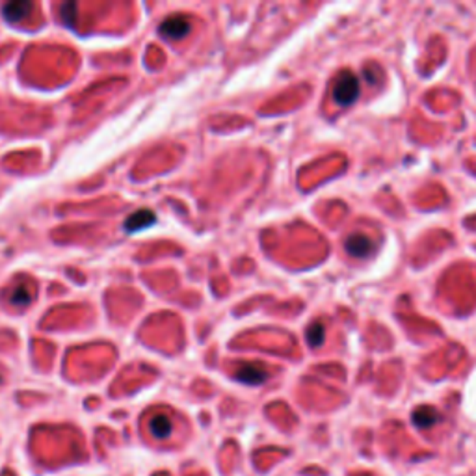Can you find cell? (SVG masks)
<instances>
[{
    "label": "cell",
    "mask_w": 476,
    "mask_h": 476,
    "mask_svg": "<svg viewBox=\"0 0 476 476\" xmlns=\"http://www.w3.org/2000/svg\"><path fill=\"white\" fill-rule=\"evenodd\" d=\"M359 97V82L350 71L339 74L333 84V99L341 106H350Z\"/></svg>",
    "instance_id": "cell-1"
},
{
    "label": "cell",
    "mask_w": 476,
    "mask_h": 476,
    "mask_svg": "<svg viewBox=\"0 0 476 476\" xmlns=\"http://www.w3.org/2000/svg\"><path fill=\"white\" fill-rule=\"evenodd\" d=\"M155 221V214H153L151 211H138L134 212L133 216L128 218L127 221H125V229L131 233L134 231H140V229H143V227H149Z\"/></svg>",
    "instance_id": "cell-8"
},
{
    "label": "cell",
    "mask_w": 476,
    "mask_h": 476,
    "mask_svg": "<svg viewBox=\"0 0 476 476\" xmlns=\"http://www.w3.org/2000/svg\"><path fill=\"white\" fill-rule=\"evenodd\" d=\"M32 8H34L32 2H10V4H6L4 8H2V13H4L8 23H13L15 25V23H19V21L25 19Z\"/></svg>",
    "instance_id": "cell-6"
},
{
    "label": "cell",
    "mask_w": 476,
    "mask_h": 476,
    "mask_svg": "<svg viewBox=\"0 0 476 476\" xmlns=\"http://www.w3.org/2000/svg\"><path fill=\"white\" fill-rule=\"evenodd\" d=\"M149 428H151V433L157 437V439H166V437L172 433L173 424L166 415H157V417H153Z\"/></svg>",
    "instance_id": "cell-9"
},
{
    "label": "cell",
    "mask_w": 476,
    "mask_h": 476,
    "mask_svg": "<svg viewBox=\"0 0 476 476\" xmlns=\"http://www.w3.org/2000/svg\"><path fill=\"white\" fill-rule=\"evenodd\" d=\"M235 378L242 383H248V385H259V383H265L268 380V372L260 365L248 363L238 367V370L235 372Z\"/></svg>",
    "instance_id": "cell-3"
},
{
    "label": "cell",
    "mask_w": 476,
    "mask_h": 476,
    "mask_svg": "<svg viewBox=\"0 0 476 476\" xmlns=\"http://www.w3.org/2000/svg\"><path fill=\"white\" fill-rule=\"evenodd\" d=\"M324 326L320 324V322H314V324L309 326V329H307V343L313 346V348H316V346H320V344L324 343Z\"/></svg>",
    "instance_id": "cell-10"
},
{
    "label": "cell",
    "mask_w": 476,
    "mask_h": 476,
    "mask_svg": "<svg viewBox=\"0 0 476 476\" xmlns=\"http://www.w3.org/2000/svg\"><path fill=\"white\" fill-rule=\"evenodd\" d=\"M8 301H10L13 307H26V305L32 304V298H34V289L28 283H17L10 289L8 292Z\"/></svg>",
    "instance_id": "cell-5"
},
{
    "label": "cell",
    "mask_w": 476,
    "mask_h": 476,
    "mask_svg": "<svg viewBox=\"0 0 476 476\" xmlns=\"http://www.w3.org/2000/svg\"><path fill=\"white\" fill-rule=\"evenodd\" d=\"M439 419H441L439 417V413H437L433 408H428V406H422V408L415 409L411 415L413 424L417 428H421V430H426V428L433 426Z\"/></svg>",
    "instance_id": "cell-7"
},
{
    "label": "cell",
    "mask_w": 476,
    "mask_h": 476,
    "mask_svg": "<svg viewBox=\"0 0 476 476\" xmlns=\"http://www.w3.org/2000/svg\"><path fill=\"white\" fill-rule=\"evenodd\" d=\"M74 11H77V4H74V2H67V4L62 6V10H60L62 21H64L69 28H73L74 26Z\"/></svg>",
    "instance_id": "cell-11"
},
{
    "label": "cell",
    "mask_w": 476,
    "mask_h": 476,
    "mask_svg": "<svg viewBox=\"0 0 476 476\" xmlns=\"http://www.w3.org/2000/svg\"><path fill=\"white\" fill-rule=\"evenodd\" d=\"M158 30H160V35L166 38V40H182L188 34V30H190V21L184 15H173V17L164 21Z\"/></svg>",
    "instance_id": "cell-2"
},
{
    "label": "cell",
    "mask_w": 476,
    "mask_h": 476,
    "mask_svg": "<svg viewBox=\"0 0 476 476\" xmlns=\"http://www.w3.org/2000/svg\"><path fill=\"white\" fill-rule=\"evenodd\" d=\"M346 251L352 257H359V259H367L372 253V242L365 235H352L346 240Z\"/></svg>",
    "instance_id": "cell-4"
}]
</instances>
